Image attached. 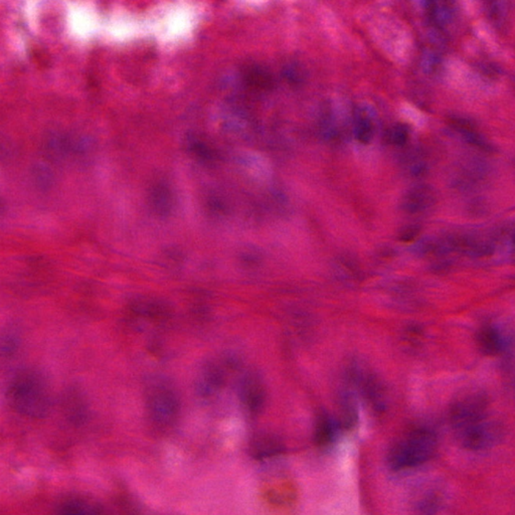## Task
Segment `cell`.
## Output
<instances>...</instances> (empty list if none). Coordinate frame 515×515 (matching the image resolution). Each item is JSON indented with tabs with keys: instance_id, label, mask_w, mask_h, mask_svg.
<instances>
[{
	"instance_id": "obj_1",
	"label": "cell",
	"mask_w": 515,
	"mask_h": 515,
	"mask_svg": "<svg viewBox=\"0 0 515 515\" xmlns=\"http://www.w3.org/2000/svg\"><path fill=\"white\" fill-rule=\"evenodd\" d=\"M437 447L438 435L432 428H414L390 447L386 463L397 472L417 468L433 458Z\"/></svg>"
},
{
	"instance_id": "obj_2",
	"label": "cell",
	"mask_w": 515,
	"mask_h": 515,
	"mask_svg": "<svg viewBox=\"0 0 515 515\" xmlns=\"http://www.w3.org/2000/svg\"><path fill=\"white\" fill-rule=\"evenodd\" d=\"M49 386L45 375L36 368H21L8 381V399L21 411L41 414L49 406Z\"/></svg>"
},
{
	"instance_id": "obj_3",
	"label": "cell",
	"mask_w": 515,
	"mask_h": 515,
	"mask_svg": "<svg viewBox=\"0 0 515 515\" xmlns=\"http://www.w3.org/2000/svg\"><path fill=\"white\" fill-rule=\"evenodd\" d=\"M146 409L150 419L161 427L174 425L180 414V399L178 390L165 377H154L146 383Z\"/></svg>"
},
{
	"instance_id": "obj_4",
	"label": "cell",
	"mask_w": 515,
	"mask_h": 515,
	"mask_svg": "<svg viewBox=\"0 0 515 515\" xmlns=\"http://www.w3.org/2000/svg\"><path fill=\"white\" fill-rule=\"evenodd\" d=\"M490 403L487 392L480 388H468L459 392L452 401L449 409L452 428L458 433L487 418Z\"/></svg>"
},
{
	"instance_id": "obj_5",
	"label": "cell",
	"mask_w": 515,
	"mask_h": 515,
	"mask_svg": "<svg viewBox=\"0 0 515 515\" xmlns=\"http://www.w3.org/2000/svg\"><path fill=\"white\" fill-rule=\"evenodd\" d=\"M348 377L375 412L386 408V388L377 374L361 362L351 364Z\"/></svg>"
},
{
	"instance_id": "obj_6",
	"label": "cell",
	"mask_w": 515,
	"mask_h": 515,
	"mask_svg": "<svg viewBox=\"0 0 515 515\" xmlns=\"http://www.w3.org/2000/svg\"><path fill=\"white\" fill-rule=\"evenodd\" d=\"M460 443L469 451H483L501 442L504 435L503 425L497 421L485 418L476 424L458 432Z\"/></svg>"
},
{
	"instance_id": "obj_7",
	"label": "cell",
	"mask_w": 515,
	"mask_h": 515,
	"mask_svg": "<svg viewBox=\"0 0 515 515\" xmlns=\"http://www.w3.org/2000/svg\"><path fill=\"white\" fill-rule=\"evenodd\" d=\"M238 396L249 414L257 416L263 411L267 399V392L261 375L254 370L246 372L240 379Z\"/></svg>"
},
{
	"instance_id": "obj_8",
	"label": "cell",
	"mask_w": 515,
	"mask_h": 515,
	"mask_svg": "<svg viewBox=\"0 0 515 515\" xmlns=\"http://www.w3.org/2000/svg\"><path fill=\"white\" fill-rule=\"evenodd\" d=\"M226 379V366L222 361H207L196 377V392L202 398H211L222 390Z\"/></svg>"
},
{
	"instance_id": "obj_9",
	"label": "cell",
	"mask_w": 515,
	"mask_h": 515,
	"mask_svg": "<svg viewBox=\"0 0 515 515\" xmlns=\"http://www.w3.org/2000/svg\"><path fill=\"white\" fill-rule=\"evenodd\" d=\"M436 193L433 187L427 185H416L403 194L401 200V209L406 213H422L435 204Z\"/></svg>"
},
{
	"instance_id": "obj_10",
	"label": "cell",
	"mask_w": 515,
	"mask_h": 515,
	"mask_svg": "<svg viewBox=\"0 0 515 515\" xmlns=\"http://www.w3.org/2000/svg\"><path fill=\"white\" fill-rule=\"evenodd\" d=\"M129 310L133 315L155 322L165 320L170 314V308L165 301L152 297L134 299L129 305Z\"/></svg>"
},
{
	"instance_id": "obj_11",
	"label": "cell",
	"mask_w": 515,
	"mask_h": 515,
	"mask_svg": "<svg viewBox=\"0 0 515 515\" xmlns=\"http://www.w3.org/2000/svg\"><path fill=\"white\" fill-rule=\"evenodd\" d=\"M149 206L158 217L167 218L174 209V196L165 182H158L149 191Z\"/></svg>"
},
{
	"instance_id": "obj_12",
	"label": "cell",
	"mask_w": 515,
	"mask_h": 515,
	"mask_svg": "<svg viewBox=\"0 0 515 515\" xmlns=\"http://www.w3.org/2000/svg\"><path fill=\"white\" fill-rule=\"evenodd\" d=\"M340 424L328 412H322L318 414L314 427V439L322 447L333 444L339 435Z\"/></svg>"
},
{
	"instance_id": "obj_13",
	"label": "cell",
	"mask_w": 515,
	"mask_h": 515,
	"mask_svg": "<svg viewBox=\"0 0 515 515\" xmlns=\"http://www.w3.org/2000/svg\"><path fill=\"white\" fill-rule=\"evenodd\" d=\"M477 344L484 355L494 357L503 353L505 348V339L496 327L483 326L478 331Z\"/></svg>"
},
{
	"instance_id": "obj_14",
	"label": "cell",
	"mask_w": 515,
	"mask_h": 515,
	"mask_svg": "<svg viewBox=\"0 0 515 515\" xmlns=\"http://www.w3.org/2000/svg\"><path fill=\"white\" fill-rule=\"evenodd\" d=\"M48 149L56 156L65 157L74 154H81L84 150V144L72 138L67 134H56L50 136L47 143Z\"/></svg>"
},
{
	"instance_id": "obj_15",
	"label": "cell",
	"mask_w": 515,
	"mask_h": 515,
	"mask_svg": "<svg viewBox=\"0 0 515 515\" xmlns=\"http://www.w3.org/2000/svg\"><path fill=\"white\" fill-rule=\"evenodd\" d=\"M244 81L251 88L268 91L274 87V78L269 70L261 65H252L244 72Z\"/></svg>"
},
{
	"instance_id": "obj_16",
	"label": "cell",
	"mask_w": 515,
	"mask_h": 515,
	"mask_svg": "<svg viewBox=\"0 0 515 515\" xmlns=\"http://www.w3.org/2000/svg\"><path fill=\"white\" fill-rule=\"evenodd\" d=\"M253 451L256 457H270L282 452L283 445L277 439L261 436L253 444Z\"/></svg>"
},
{
	"instance_id": "obj_17",
	"label": "cell",
	"mask_w": 515,
	"mask_h": 515,
	"mask_svg": "<svg viewBox=\"0 0 515 515\" xmlns=\"http://www.w3.org/2000/svg\"><path fill=\"white\" fill-rule=\"evenodd\" d=\"M21 339L17 331L6 329L0 333V357L10 359L19 350Z\"/></svg>"
},
{
	"instance_id": "obj_18",
	"label": "cell",
	"mask_w": 515,
	"mask_h": 515,
	"mask_svg": "<svg viewBox=\"0 0 515 515\" xmlns=\"http://www.w3.org/2000/svg\"><path fill=\"white\" fill-rule=\"evenodd\" d=\"M374 129H372V122L368 118L361 116L357 118V124H355V136L361 143H368L372 140Z\"/></svg>"
},
{
	"instance_id": "obj_19",
	"label": "cell",
	"mask_w": 515,
	"mask_h": 515,
	"mask_svg": "<svg viewBox=\"0 0 515 515\" xmlns=\"http://www.w3.org/2000/svg\"><path fill=\"white\" fill-rule=\"evenodd\" d=\"M341 412L344 425H353L357 420V407L355 401L348 395L342 398Z\"/></svg>"
},
{
	"instance_id": "obj_20",
	"label": "cell",
	"mask_w": 515,
	"mask_h": 515,
	"mask_svg": "<svg viewBox=\"0 0 515 515\" xmlns=\"http://www.w3.org/2000/svg\"><path fill=\"white\" fill-rule=\"evenodd\" d=\"M32 176L36 180V185L41 187L48 189L52 182V174L49 167L43 165H38L32 170Z\"/></svg>"
},
{
	"instance_id": "obj_21",
	"label": "cell",
	"mask_w": 515,
	"mask_h": 515,
	"mask_svg": "<svg viewBox=\"0 0 515 515\" xmlns=\"http://www.w3.org/2000/svg\"><path fill=\"white\" fill-rule=\"evenodd\" d=\"M409 138V129L403 124H397L388 133V140L395 145H405Z\"/></svg>"
},
{
	"instance_id": "obj_22",
	"label": "cell",
	"mask_w": 515,
	"mask_h": 515,
	"mask_svg": "<svg viewBox=\"0 0 515 515\" xmlns=\"http://www.w3.org/2000/svg\"><path fill=\"white\" fill-rule=\"evenodd\" d=\"M283 76L288 82L292 84H300L305 78L304 71L302 67L297 64L285 65L283 70Z\"/></svg>"
},
{
	"instance_id": "obj_23",
	"label": "cell",
	"mask_w": 515,
	"mask_h": 515,
	"mask_svg": "<svg viewBox=\"0 0 515 515\" xmlns=\"http://www.w3.org/2000/svg\"><path fill=\"white\" fill-rule=\"evenodd\" d=\"M421 233V227L419 224H408L403 227L399 232V240L405 243L414 241Z\"/></svg>"
},
{
	"instance_id": "obj_24",
	"label": "cell",
	"mask_w": 515,
	"mask_h": 515,
	"mask_svg": "<svg viewBox=\"0 0 515 515\" xmlns=\"http://www.w3.org/2000/svg\"><path fill=\"white\" fill-rule=\"evenodd\" d=\"M462 135H463L465 140L468 142V143L472 144V145L477 146V147L482 148V149H488L490 148L487 142L484 140L483 137L478 134L475 130L462 133Z\"/></svg>"
},
{
	"instance_id": "obj_25",
	"label": "cell",
	"mask_w": 515,
	"mask_h": 515,
	"mask_svg": "<svg viewBox=\"0 0 515 515\" xmlns=\"http://www.w3.org/2000/svg\"><path fill=\"white\" fill-rule=\"evenodd\" d=\"M191 145L193 152L198 155V157H200V158L206 159V160H211L213 158V152L207 147L206 144L196 141L191 143Z\"/></svg>"
},
{
	"instance_id": "obj_26",
	"label": "cell",
	"mask_w": 515,
	"mask_h": 515,
	"mask_svg": "<svg viewBox=\"0 0 515 515\" xmlns=\"http://www.w3.org/2000/svg\"><path fill=\"white\" fill-rule=\"evenodd\" d=\"M450 123L456 130L461 132V134L462 133L468 132V131L474 130V125L469 120L464 119V118L452 117Z\"/></svg>"
},
{
	"instance_id": "obj_27",
	"label": "cell",
	"mask_w": 515,
	"mask_h": 515,
	"mask_svg": "<svg viewBox=\"0 0 515 515\" xmlns=\"http://www.w3.org/2000/svg\"><path fill=\"white\" fill-rule=\"evenodd\" d=\"M439 506L437 497L431 495V496L425 497L420 503V509L425 514H434Z\"/></svg>"
},
{
	"instance_id": "obj_28",
	"label": "cell",
	"mask_w": 515,
	"mask_h": 515,
	"mask_svg": "<svg viewBox=\"0 0 515 515\" xmlns=\"http://www.w3.org/2000/svg\"><path fill=\"white\" fill-rule=\"evenodd\" d=\"M4 209V204L3 202H2L1 198H0V213H2V211Z\"/></svg>"
},
{
	"instance_id": "obj_29",
	"label": "cell",
	"mask_w": 515,
	"mask_h": 515,
	"mask_svg": "<svg viewBox=\"0 0 515 515\" xmlns=\"http://www.w3.org/2000/svg\"><path fill=\"white\" fill-rule=\"evenodd\" d=\"M129 515H146V514H142V512L140 514V512H131L130 514H129Z\"/></svg>"
}]
</instances>
